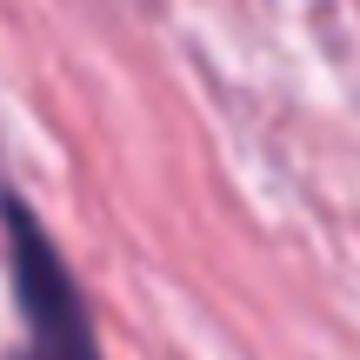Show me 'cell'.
<instances>
[{
  "label": "cell",
  "mask_w": 360,
  "mask_h": 360,
  "mask_svg": "<svg viewBox=\"0 0 360 360\" xmlns=\"http://www.w3.org/2000/svg\"><path fill=\"white\" fill-rule=\"evenodd\" d=\"M0 240H7V287L20 307V360H101V334L80 281L67 274L53 233L34 220L20 193H0Z\"/></svg>",
  "instance_id": "6da1fadb"
}]
</instances>
